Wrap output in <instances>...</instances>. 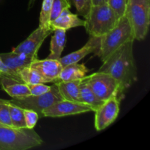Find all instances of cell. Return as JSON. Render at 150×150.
Segmentation results:
<instances>
[{
    "label": "cell",
    "mask_w": 150,
    "mask_h": 150,
    "mask_svg": "<svg viewBox=\"0 0 150 150\" xmlns=\"http://www.w3.org/2000/svg\"><path fill=\"white\" fill-rule=\"evenodd\" d=\"M23 115H24V121L26 127L29 129H32L35 127L38 120L39 115L36 111L31 109H26L23 108Z\"/></svg>",
    "instance_id": "cell-27"
},
{
    "label": "cell",
    "mask_w": 150,
    "mask_h": 150,
    "mask_svg": "<svg viewBox=\"0 0 150 150\" xmlns=\"http://www.w3.org/2000/svg\"><path fill=\"white\" fill-rule=\"evenodd\" d=\"M0 123L8 127H13L8 107L7 105V100L0 99Z\"/></svg>",
    "instance_id": "cell-26"
},
{
    "label": "cell",
    "mask_w": 150,
    "mask_h": 150,
    "mask_svg": "<svg viewBox=\"0 0 150 150\" xmlns=\"http://www.w3.org/2000/svg\"><path fill=\"white\" fill-rule=\"evenodd\" d=\"M0 57L4 64L12 72L18 76V73L21 70L29 66L34 60L36 59L33 57H29L25 54H16L13 51L0 54Z\"/></svg>",
    "instance_id": "cell-14"
},
{
    "label": "cell",
    "mask_w": 150,
    "mask_h": 150,
    "mask_svg": "<svg viewBox=\"0 0 150 150\" xmlns=\"http://www.w3.org/2000/svg\"><path fill=\"white\" fill-rule=\"evenodd\" d=\"M89 71V70L83 63L79 64L76 62L69 64L62 67L57 81H69L82 79L86 76Z\"/></svg>",
    "instance_id": "cell-16"
},
{
    "label": "cell",
    "mask_w": 150,
    "mask_h": 150,
    "mask_svg": "<svg viewBox=\"0 0 150 150\" xmlns=\"http://www.w3.org/2000/svg\"><path fill=\"white\" fill-rule=\"evenodd\" d=\"M53 32L51 29H43L39 26L30 34L25 40L13 49V52L23 54L33 58H38V53L45 40Z\"/></svg>",
    "instance_id": "cell-10"
},
{
    "label": "cell",
    "mask_w": 150,
    "mask_h": 150,
    "mask_svg": "<svg viewBox=\"0 0 150 150\" xmlns=\"http://www.w3.org/2000/svg\"><path fill=\"white\" fill-rule=\"evenodd\" d=\"M107 4L112 9L119 18L125 16L127 0H108Z\"/></svg>",
    "instance_id": "cell-24"
},
{
    "label": "cell",
    "mask_w": 150,
    "mask_h": 150,
    "mask_svg": "<svg viewBox=\"0 0 150 150\" xmlns=\"http://www.w3.org/2000/svg\"><path fill=\"white\" fill-rule=\"evenodd\" d=\"M89 111H92V108L83 103L62 100L55 103L48 108L44 110L42 115L43 117L56 118V117L78 115Z\"/></svg>",
    "instance_id": "cell-9"
},
{
    "label": "cell",
    "mask_w": 150,
    "mask_h": 150,
    "mask_svg": "<svg viewBox=\"0 0 150 150\" xmlns=\"http://www.w3.org/2000/svg\"><path fill=\"white\" fill-rule=\"evenodd\" d=\"M53 0H42V7H41L40 15L39 26L43 29H51L50 28V16L52 7Z\"/></svg>",
    "instance_id": "cell-22"
},
{
    "label": "cell",
    "mask_w": 150,
    "mask_h": 150,
    "mask_svg": "<svg viewBox=\"0 0 150 150\" xmlns=\"http://www.w3.org/2000/svg\"><path fill=\"white\" fill-rule=\"evenodd\" d=\"M86 81L92 90L100 100L105 101L117 96L120 100V83L111 75L98 71L85 76Z\"/></svg>",
    "instance_id": "cell-7"
},
{
    "label": "cell",
    "mask_w": 150,
    "mask_h": 150,
    "mask_svg": "<svg viewBox=\"0 0 150 150\" xmlns=\"http://www.w3.org/2000/svg\"><path fill=\"white\" fill-rule=\"evenodd\" d=\"M7 105L10 113L12 126L15 128L26 127L23 115V108L12 103L10 100H7Z\"/></svg>",
    "instance_id": "cell-20"
},
{
    "label": "cell",
    "mask_w": 150,
    "mask_h": 150,
    "mask_svg": "<svg viewBox=\"0 0 150 150\" xmlns=\"http://www.w3.org/2000/svg\"><path fill=\"white\" fill-rule=\"evenodd\" d=\"M0 126H6V125H3V124H1V123H0Z\"/></svg>",
    "instance_id": "cell-32"
},
{
    "label": "cell",
    "mask_w": 150,
    "mask_h": 150,
    "mask_svg": "<svg viewBox=\"0 0 150 150\" xmlns=\"http://www.w3.org/2000/svg\"><path fill=\"white\" fill-rule=\"evenodd\" d=\"M76 11L79 16L86 17L92 7V0H73Z\"/></svg>",
    "instance_id": "cell-25"
},
{
    "label": "cell",
    "mask_w": 150,
    "mask_h": 150,
    "mask_svg": "<svg viewBox=\"0 0 150 150\" xmlns=\"http://www.w3.org/2000/svg\"><path fill=\"white\" fill-rule=\"evenodd\" d=\"M19 77L23 83L26 84H35L38 83H44L43 80L39 73L31 67L30 66L24 67L18 73Z\"/></svg>",
    "instance_id": "cell-21"
},
{
    "label": "cell",
    "mask_w": 150,
    "mask_h": 150,
    "mask_svg": "<svg viewBox=\"0 0 150 150\" xmlns=\"http://www.w3.org/2000/svg\"><path fill=\"white\" fill-rule=\"evenodd\" d=\"M70 7L71 4L70 0H53L51 16H50V23L52 21L55 20L63 10L67 8L70 9Z\"/></svg>",
    "instance_id": "cell-23"
},
{
    "label": "cell",
    "mask_w": 150,
    "mask_h": 150,
    "mask_svg": "<svg viewBox=\"0 0 150 150\" xmlns=\"http://www.w3.org/2000/svg\"><path fill=\"white\" fill-rule=\"evenodd\" d=\"M119 20L108 4L92 5L84 18L83 27L89 36L100 38L114 29Z\"/></svg>",
    "instance_id": "cell-4"
},
{
    "label": "cell",
    "mask_w": 150,
    "mask_h": 150,
    "mask_svg": "<svg viewBox=\"0 0 150 150\" xmlns=\"http://www.w3.org/2000/svg\"><path fill=\"white\" fill-rule=\"evenodd\" d=\"M0 86L13 99H18L31 95L26 83L4 75L0 76Z\"/></svg>",
    "instance_id": "cell-13"
},
{
    "label": "cell",
    "mask_w": 150,
    "mask_h": 150,
    "mask_svg": "<svg viewBox=\"0 0 150 150\" xmlns=\"http://www.w3.org/2000/svg\"><path fill=\"white\" fill-rule=\"evenodd\" d=\"M35 1H36V0H29V3H28V7H27L28 10H29L32 7H33Z\"/></svg>",
    "instance_id": "cell-31"
},
{
    "label": "cell",
    "mask_w": 150,
    "mask_h": 150,
    "mask_svg": "<svg viewBox=\"0 0 150 150\" xmlns=\"http://www.w3.org/2000/svg\"><path fill=\"white\" fill-rule=\"evenodd\" d=\"M1 75H2V74H1V73H0V76H1Z\"/></svg>",
    "instance_id": "cell-33"
},
{
    "label": "cell",
    "mask_w": 150,
    "mask_h": 150,
    "mask_svg": "<svg viewBox=\"0 0 150 150\" xmlns=\"http://www.w3.org/2000/svg\"><path fill=\"white\" fill-rule=\"evenodd\" d=\"M108 0H92V5H98V4H107Z\"/></svg>",
    "instance_id": "cell-30"
},
{
    "label": "cell",
    "mask_w": 150,
    "mask_h": 150,
    "mask_svg": "<svg viewBox=\"0 0 150 150\" xmlns=\"http://www.w3.org/2000/svg\"><path fill=\"white\" fill-rule=\"evenodd\" d=\"M84 20L78 16L77 14H73L70 11V9H65L62 12L61 14L50 23V28L53 31L56 29H62L64 30L73 29V28L83 26Z\"/></svg>",
    "instance_id": "cell-15"
},
{
    "label": "cell",
    "mask_w": 150,
    "mask_h": 150,
    "mask_svg": "<svg viewBox=\"0 0 150 150\" xmlns=\"http://www.w3.org/2000/svg\"><path fill=\"white\" fill-rule=\"evenodd\" d=\"M0 73H1L2 75H4V76H8V77L13 78V79H16V80L18 81H22L21 80L20 77H19L18 75L15 74L13 72H12L11 70L4 64V62H3L2 60H1V57H0Z\"/></svg>",
    "instance_id": "cell-29"
},
{
    "label": "cell",
    "mask_w": 150,
    "mask_h": 150,
    "mask_svg": "<svg viewBox=\"0 0 150 150\" xmlns=\"http://www.w3.org/2000/svg\"><path fill=\"white\" fill-rule=\"evenodd\" d=\"M79 97H80L81 102L90 106L92 111H95L104 102V101L100 100L95 95V94L88 84L85 77L82 79L80 86H79Z\"/></svg>",
    "instance_id": "cell-19"
},
{
    "label": "cell",
    "mask_w": 150,
    "mask_h": 150,
    "mask_svg": "<svg viewBox=\"0 0 150 150\" xmlns=\"http://www.w3.org/2000/svg\"><path fill=\"white\" fill-rule=\"evenodd\" d=\"M134 40L127 42L113 53L98 70L111 75L120 83V96L138 79L137 67L133 55Z\"/></svg>",
    "instance_id": "cell-1"
},
{
    "label": "cell",
    "mask_w": 150,
    "mask_h": 150,
    "mask_svg": "<svg viewBox=\"0 0 150 150\" xmlns=\"http://www.w3.org/2000/svg\"><path fill=\"white\" fill-rule=\"evenodd\" d=\"M81 80L82 79H79L75 81H58L55 82V84L58 87L63 100L81 102L80 97H79V86Z\"/></svg>",
    "instance_id": "cell-17"
},
{
    "label": "cell",
    "mask_w": 150,
    "mask_h": 150,
    "mask_svg": "<svg viewBox=\"0 0 150 150\" xmlns=\"http://www.w3.org/2000/svg\"><path fill=\"white\" fill-rule=\"evenodd\" d=\"M50 43V54L47 58L51 59H59L64 51L66 43V30L62 29H56L53 31Z\"/></svg>",
    "instance_id": "cell-18"
},
{
    "label": "cell",
    "mask_w": 150,
    "mask_h": 150,
    "mask_svg": "<svg viewBox=\"0 0 150 150\" xmlns=\"http://www.w3.org/2000/svg\"><path fill=\"white\" fill-rule=\"evenodd\" d=\"M29 66L39 73L45 83L57 81L63 67L59 59L48 58L45 59H36Z\"/></svg>",
    "instance_id": "cell-11"
},
{
    "label": "cell",
    "mask_w": 150,
    "mask_h": 150,
    "mask_svg": "<svg viewBox=\"0 0 150 150\" xmlns=\"http://www.w3.org/2000/svg\"><path fill=\"white\" fill-rule=\"evenodd\" d=\"M63 98L59 91L58 87L54 83L51 89L46 93L41 95H29L18 99H12L10 100L12 103L22 108L31 109L36 111L39 115V118H42V112L53 104L58 101L62 100Z\"/></svg>",
    "instance_id": "cell-6"
},
{
    "label": "cell",
    "mask_w": 150,
    "mask_h": 150,
    "mask_svg": "<svg viewBox=\"0 0 150 150\" xmlns=\"http://www.w3.org/2000/svg\"><path fill=\"white\" fill-rule=\"evenodd\" d=\"M120 110V99L117 96L104 101L102 105L95 111V127L101 131L111 125L119 115Z\"/></svg>",
    "instance_id": "cell-8"
},
{
    "label": "cell",
    "mask_w": 150,
    "mask_h": 150,
    "mask_svg": "<svg viewBox=\"0 0 150 150\" xmlns=\"http://www.w3.org/2000/svg\"><path fill=\"white\" fill-rule=\"evenodd\" d=\"M132 40H135L133 30L124 16L120 18L114 29L100 37L99 48L95 55L100 57L103 62L120 47Z\"/></svg>",
    "instance_id": "cell-3"
},
{
    "label": "cell",
    "mask_w": 150,
    "mask_h": 150,
    "mask_svg": "<svg viewBox=\"0 0 150 150\" xmlns=\"http://www.w3.org/2000/svg\"><path fill=\"white\" fill-rule=\"evenodd\" d=\"M125 16L131 26L135 40H144L150 24V0H127Z\"/></svg>",
    "instance_id": "cell-5"
},
{
    "label": "cell",
    "mask_w": 150,
    "mask_h": 150,
    "mask_svg": "<svg viewBox=\"0 0 150 150\" xmlns=\"http://www.w3.org/2000/svg\"><path fill=\"white\" fill-rule=\"evenodd\" d=\"M31 95H41L46 93L51 89V86H48L45 83H38L35 84H27Z\"/></svg>",
    "instance_id": "cell-28"
},
{
    "label": "cell",
    "mask_w": 150,
    "mask_h": 150,
    "mask_svg": "<svg viewBox=\"0 0 150 150\" xmlns=\"http://www.w3.org/2000/svg\"><path fill=\"white\" fill-rule=\"evenodd\" d=\"M42 143V138L34 128L0 126V150H27Z\"/></svg>",
    "instance_id": "cell-2"
},
{
    "label": "cell",
    "mask_w": 150,
    "mask_h": 150,
    "mask_svg": "<svg viewBox=\"0 0 150 150\" xmlns=\"http://www.w3.org/2000/svg\"><path fill=\"white\" fill-rule=\"evenodd\" d=\"M100 42V38L99 37L89 36V39L82 48L64 57H62L59 61L63 67L72 63L79 62L86 56L92 53L95 54H96L99 48Z\"/></svg>",
    "instance_id": "cell-12"
}]
</instances>
